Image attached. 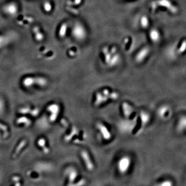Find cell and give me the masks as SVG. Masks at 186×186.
Here are the masks:
<instances>
[{
    "label": "cell",
    "mask_w": 186,
    "mask_h": 186,
    "mask_svg": "<svg viewBox=\"0 0 186 186\" xmlns=\"http://www.w3.org/2000/svg\"><path fill=\"white\" fill-rule=\"evenodd\" d=\"M22 83L25 88H31L35 84V79L33 77H26L23 79Z\"/></svg>",
    "instance_id": "obj_19"
},
{
    "label": "cell",
    "mask_w": 186,
    "mask_h": 186,
    "mask_svg": "<svg viewBox=\"0 0 186 186\" xmlns=\"http://www.w3.org/2000/svg\"><path fill=\"white\" fill-rule=\"evenodd\" d=\"M101 92L105 95L109 99V100L116 101L117 100L120 98V94L118 92L110 90L107 88H105L103 90H101Z\"/></svg>",
    "instance_id": "obj_13"
},
{
    "label": "cell",
    "mask_w": 186,
    "mask_h": 186,
    "mask_svg": "<svg viewBox=\"0 0 186 186\" xmlns=\"http://www.w3.org/2000/svg\"><path fill=\"white\" fill-rule=\"evenodd\" d=\"M33 31L35 33L36 39L38 41H41V40H43L44 35H42V33H40V29L38 27H35L33 29Z\"/></svg>",
    "instance_id": "obj_27"
},
{
    "label": "cell",
    "mask_w": 186,
    "mask_h": 186,
    "mask_svg": "<svg viewBox=\"0 0 186 186\" xmlns=\"http://www.w3.org/2000/svg\"><path fill=\"white\" fill-rule=\"evenodd\" d=\"M35 79V84L40 87H45L47 85V80L42 77H36Z\"/></svg>",
    "instance_id": "obj_24"
},
{
    "label": "cell",
    "mask_w": 186,
    "mask_h": 186,
    "mask_svg": "<svg viewBox=\"0 0 186 186\" xmlns=\"http://www.w3.org/2000/svg\"><path fill=\"white\" fill-rule=\"evenodd\" d=\"M177 46L175 45L169 47L168 49H167L166 51V54L167 56L169 57V59H174L175 57H176V56L178 55L177 54Z\"/></svg>",
    "instance_id": "obj_16"
},
{
    "label": "cell",
    "mask_w": 186,
    "mask_h": 186,
    "mask_svg": "<svg viewBox=\"0 0 186 186\" xmlns=\"http://www.w3.org/2000/svg\"><path fill=\"white\" fill-rule=\"evenodd\" d=\"M79 132L78 129H77L76 127H74L71 129L70 134H68V135H66L65 136L64 140L67 142H69V141L71 140L75 136H77L79 134Z\"/></svg>",
    "instance_id": "obj_17"
},
{
    "label": "cell",
    "mask_w": 186,
    "mask_h": 186,
    "mask_svg": "<svg viewBox=\"0 0 186 186\" xmlns=\"http://www.w3.org/2000/svg\"><path fill=\"white\" fill-rule=\"evenodd\" d=\"M61 122L62 124L65 127H67L68 126V123L67 121H66L65 119H62L61 120Z\"/></svg>",
    "instance_id": "obj_38"
},
{
    "label": "cell",
    "mask_w": 186,
    "mask_h": 186,
    "mask_svg": "<svg viewBox=\"0 0 186 186\" xmlns=\"http://www.w3.org/2000/svg\"><path fill=\"white\" fill-rule=\"evenodd\" d=\"M30 113L31 114L32 116L36 117L40 113V110L38 109H34L33 110H31L30 112Z\"/></svg>",
    "instance_id": "obj_34"
},
{
    "label": "cell",
    "mask_w": 186,
    "mask_h": 186,
    "mask_svg": "<svg viewBox=\"0 0 186 186\" xmlns=\"http://www.w3.org/2000/svg\"><path fill=\"white\" fill-rule=\"evenodd\" d=\"M5 11L7 12V13L11 15H14L17 11V7L14 4H11L6 6L5 8Z\"/></svg>",
    "instance_id": "obj_22"
},
{
    "label": "cell",
    "mask_w": 186,
    "mask_h": 186,
    "mask_svg": "<svg viewBox=\"0 0 186 186\" xmlns=\"http://www.w3.org/2000/svg\"><path fill=\"white\" fill-rule=\"evenodd\" d=\"M72 35L78 40H83L86 39L87 32L83 25L79 23L74 25L72 29Z\"/></svg>",
    "instance_id": "obj_6"
},
{
    "label": "cell",
    "mask_w": 186,
    "mask_h": 186,
    "mask_svg": "<svg viewBox=\"0 0 186 186\" xmlns=\"http://www.w3.org/2000/svg\"><path fill=\"white\" fill-rule=\"evenodd\" d=\"M150 52L151 50L148 47H144L140 49L135 55L134 60L136 63L138 64L143 63L148 57Z\"/></svg>",
    "instance_id": "obj_8"
},
{
    "label": "cell",
    "mask_w": 186,
    "mask_h": 186,
    "mask_svg": "<svg viewBox=\"0 0 186 186\" xmlns=\"http://www.w3.org/2000/svg\"><path fill=\"white\" fill-rule=\"evenodd\" d=\"M67 8L69 11H70L71 13H72L74 15H79V11L77 10L76 9L73 8H71V7H68Z\"/></svg>",
    "instance_id": "obj_35"
},
{
    "label": "cell",
    "mask_w": 186,
    "mask_h": 186,
    "mask_svg": "<svg viewBox=\"0 0 186 186\" xmlns=\"http://www.w3.org/2000/svg\"><path fill=\"white\" fill-rule=\"evenodd\" d=\"M26 144V141L25 140H22L21 142H20V143L18 145V146L17 147V148L16 149L15 153H14L12 157H13V158H15L20 153V151L22 150V149H23L24 147H25Z\"/></svg>",
    "instance_id": "obj_23"
},
{
    "label": "cell",
    "mask_w": 186,
    "mask_h": 186,
    "mask_svg": "<svg viewBox=\"0 0 186 186\" xmlns=\"http://www.w3.org/2000/svg\"><path fill=\"white\" fill-rule=\"evenodd\" d=\"M101 52L103 62L108 67H114L120 63L121 57L115 46H112L110 48L107 46H105L102 48Z\"/></svg>",
    "instance_id": "obj_1"
},
{
    "label": "cell",
    "mask_w": 186,
    "mask_h": 186,
    "mask_svg": "<svg viewBox=\"0 0 186 186\" xmlns=\"http://www.w3.org/2000/svg\"><path fill=\"white\" fill-rule=\"evenodd\" d=\"M0 129L3 130V131L4 132H8V131H7L8 129H7V127L6 126L3 125V124H1V123H0Z\"/></svg>",
    "instance_id": "obj_36"
},
{
    "label": "cell",
    "mask_w": 186,
    "mask_h": 186,
    "mask_svg": "<svg viewBox=\"0 0 186 186\" xmlns=\"http://www.w3.org/2000/svg\"><path fill=\"white\" fill-rule=\"evenodd\" d=\"M17 123L18 124H23L26 126H29L31 124V121L26 117L22 116V117H20L19 118H18V120H17Z\"/></svg>",
    "instance_id": "obj_26"
},
{
    "label": "cell",
    "mask_w": 186,
    "mask_h": 186,
    "mask_svg": "<svg viewBox=\"0 0 186 186\" xmlns=\"http://www.w3.org/2000/svg\"><path fill=\"white\" fill-rule=\"evenodd\" d=\"M46 140L44 138H40L37 142V144L38 145V146L42 148V150L44 151V153L47 154L50 152V150L49 149L48 147H46Z\"/></svg>",
    "instance_id": "obj_21"
},
{
    "label": "cell",
    "mask_w": 186,
    "mask_h": 186,
    "mask_svg": "<svg viewBox=\"0 0 186 186\" xmlns=\"http://www.w3.org/2000/svg\"><path fill=\"white\" fill-rule=\"evenodd\" d=\"M138 119L141 127L144 128L150 122L151 116L149 112L145 111H141L138 114Z\"/></svg>",
    "instance_id": "obj_11"
},
{
    "label": "cell",
    "mask_w": 186,
    "mask_h": 186,
    "mask_svg": "<svg viewBox=\"0 0 186 186\" xmlns=\"http://www.w3.org/2000/svg\"><path fill=\"white\" fill-rule=\"evenodd\" d=\"M82 2V0H74V2L71 1L67 2V4L69 5H79Z\"/></svg>",
    "instance_id": "obj_32"
},
{
    "label": "cell",
    "mask_w": 186,
    "mask_h": 186,
    "mask_svg": "<svg viewBox=\"0 0 186 186\" xmlns=\"http://www.w3.org/2000/svg\"><path fill=\"white\" fill-rule=\"evenodd\" d=\"M69 184H71L74 182L78 176V172L75 169L70 168L68 170Z\"/></svg>",
    "instance_id": "obj_18"
},
{
    "label": "cell",
    "mask_w": 186,
    "mask_h": 186,
    "mask_svg": "<svg viewBox=\"0 0 186 186\" xmlns=\"http://www.w3.org/2000/svg\"><path fill=\"white\" fill-rule=\"evenodd\" d=\"M51 8H52V7H51V5L50 3L49 2H46V3H45V4H44V9L47 12L50 11Z\"/></svg>",
    "instance_id": "obj_33"
},
{
    "label": "cell",
    "mask_w": 186,
    "mask_h": 186,
    "mask_svg": "<svg viewBox=\"0 0 186 186\" xmlns=\"http://www.w3.org/2000/svg\"><path fill=\"white\" fill-rule=\"evenodd\" d=\"M186 49V40H182V43L180 44V46L177 47V54L178 55H180L183 54L185 51Z\"/></svg>",
    "instance_id": "obj_25"
},
{
    "label": "cell",
    "mask_w": 186,
    "mask_h": 186,
    "mask_svg": "<svg viewBox=\"0 0 186 186\" xmlns=\"http://www.w3.org/2000/svg\"><path fill=\"white\" fill-rule=\"evenodd\" d=\"M173 185L172 182L170 180H166L161 182L160 184H158L156 186H173Z\"/></svg>",
    "instance_id": "obj_31"
},
{
    "label": "cell",
    "mask_w": 186,
    "mask_h": 186,
    "mask_svg": "<svg viewBox=\"0 0 186 186\" xmlns=\"http://www.w3.org/2000/svg\"><path fill=\"white\" fill-rule=\"evenodd\" d=\"M151 8L154 11L158 7H161L166 9L172 14H176L178 11V7L172 2L171 0H157L151 3Z\"/></svg>",
    "instance_id": "obj_2"
},
{
    "label": "cell",
    "mask_w": 186,
    "mask_h": 186,
    "mask_svg": "<svg viewBox=\"0 0 186 186\" xmlns=\"http://www.w3.org/2000/svg\"><path fill=\"white\" fill-rule=\"evenodd\" d=\"M186 129V117L185 115L180 116L176 125V130L179 134L185 132Z\"/></svg>",
    "instance_id": "obj_14"
},
{
    "label": "cell",
    "mask_w": 186,
    "mask_h": 186,
    "mask_svg": "<svg viewBox=\"0 0 186 186\" xmlns=\"http://www.w3.org/2000/svg\"><path fill=\"white\" fill-rule=\"evenodd\" d=\"M67 29V25L66 23H64L62 25L59 31V36L61 38H63L66 35Z\"/></svg>",
    "instance_id": "obj_28"
},
{
    "label": "cell",
    "mask_w": 186,
    "mask_h": 186,
    "mask_svg": "<svg viewBox=\"0 0 186 186\" xmlns=\"http://www.w3.org/2000/svg\"><path fill=\"white\" fill-rule=\"evenodd\" d=\"M47 110L51 113V115L50 116V120L51 122H54L57 120L59 114L60 110L59 105L56 103L51 104L48 107Z\"/></svg>",
    "instance_id": "obj_12"
},
{
    "label": "cell",
    "mask_w": 186,
    "mask_h": 186,
    "mask_svg": "<svg viewBox=\"0 0 186 186\" xmlns=\"http://www.w3.org/2000/svg\"><path fill=\"white\" fill-rule=\"evenodd\" d=\"M140 25L143 29H146L149 25V18L146 15H143L140 18Z\"/></svg>",
    "instance_id": "obj_20"
},
{
    "label": "cell",
    "mask_w": 186,
    "mask_h": 186,
    "mask_svg": "<svg viewBox=\"0 0 186 186\" xmlns=\"http://www.w3.org/2000/svg\"><path fill=\"white\" fill-rule=\"evenodd\" d=\"M86 184V180L84 179L79 180V182H77L76 184H69L67 186H84Z\"/></svg>",
    "instance_id": "obj_29"
},
{
    "label": "cell",
    "mask_w": 186,
    "mask_h": 186,
    "mask_svg": "<svg viewBox=\"0 0 186 186\" xmlns=\"http://www.w3.org/2000/svg\"><path fill=\"white\" fill-rule=\"evenodd\" d=\"M121 110L124 118H130L135 116V110L130 103L123 102L121 105Z\"/></svg>",
    "instance_id": "obj_7"
},
{
    "label": "cell",
    "mask_w": 186,
    "mask_h": 186,
    "mask_svg": "<svg viewBox=\"0 0 186 186\" xmlns=\"http://www.w3.org/2000/svg\"><path fill=\"white\" fill-rule=\"evenodd\" d=\"M109 101H110L109 99L107 96L103 94L101 91H98L95 94L93 104L95 107H98L105 105Z\"/></svg>",
    "instance_id": "obj_9"
},
{
    "label": "cell",
    "mask_w": 186,
    "mask_h": 186,
    "mask_svg": "<svg viewBox=\"0 0 186 186\" xmlns=\"http://www.w3.org/2000/svg\"><path fill=\"white\" fill-rule=\"evenodd\" d=\"M96 128L99 136L105 141H109L112 139L111 132L104 123L98 122L96 124Z\"/></svg>",
    "instance_id": "obj_3"
},
{
    "label": "cell",
    "mask_w": 186,
    "mask_h": 186,
    "mask_svg": "<svg viewBox=\"0 0 186 186\" xmlns=\"http://www.w3.org/2000/svg\"><path fill=\"white\" fill-rule=\"evenodd\" d=\"M20 180H21V178L20 177H19V176H13V178H11L12 181L13 182H19Z\"/></svg>",
    "instance_id": "obj_37"
},
{
    "label": "cell",
    "mask_w": 186,
    "mask_h": 186,
    "mask_svg": "<svg viewBox=\"0 0 186 186\" xmlns=\"http://www.w3.org/2000/svg\"><path fill=\"white\" fill-rule=\"evenodd\" d=\"M132 164V159L128 156H124L118 160L117 168L121 174L127 173Z\"/></svg>",
    "instance_id": "obj_5"
},
{
    "label": "cell",
    "mask_w": 186,
    "mask_h": 186,
    "mask_svg": "<svg viewBox=\"0 0 186 186\" xmlns=\"http://www.w3.org/2000/svg\"><path fill=\"white\" fill-rule=\"evenodd\" d=\"M21 186V184H20L19 182H16L15 185V186Z\"/></svg>",
    "instance_id": "obj_39"
},
{
    "label": "cell",
    "mask_w": 186,
    "mask_h": 186,
    "mask_svg": "<svg viewBox=\"0 0 186 186\" xmlns=\"http://www.w3.org/2000/svg\"><path fill=\"white\" fill-rule=\"evenodd\" d=\"M80 155L88 171H93L94 169V164L93 163L89 153L86 150H83L81 151Z\"/></svg>",
    "instance_id": "obj_10"
},
{
    "label": "cell",
    "mask_w": 186,
    "mask_h": 186,
    "mask_svg": "<svg viewBox=\"0 0 186 186\" xmlns=\"http://www.w3.org/2000/svg\"><path fill=\"white\" fill-rule=\"evenodd\" d=\"M157 114L161 120H168L173 114L172 109L168 105H163L158 109Z\"/></svg>",
    "instance_id": "obj_4"
},
{
    "label": "cell",
    "mask_w": 186,
    "mask_h": 186,
    "mask_svg": "<svg viewBox=\"0 0 186 186\" xmlns=\"http://www.w3.org/2000/svg\"><path fill=\"white\" fill-rule=\"evenodd\" d=\"M149 37L151 42L157 43L161 39V34L157 29H151L149 32Z\"/></svg>",
    "instance_id": "obj_15"
},
{
    "label": "cell",
    "mask_w": 186,
    "mask_h": 186,
    "mask_svg": "<svg viewBox=\"0 0 186 186\" xmlns=\"http://www.w3.org/2000/svg\"><path fill=\"white\" fill-rule=\"evenodd\" d=\"M31 111V109L30 107H24L21 108L19 110V113L23 114H26L28 113H30V112Z\"/></svg>",
    "instance_id": "obj_30"
}]
</instances>
